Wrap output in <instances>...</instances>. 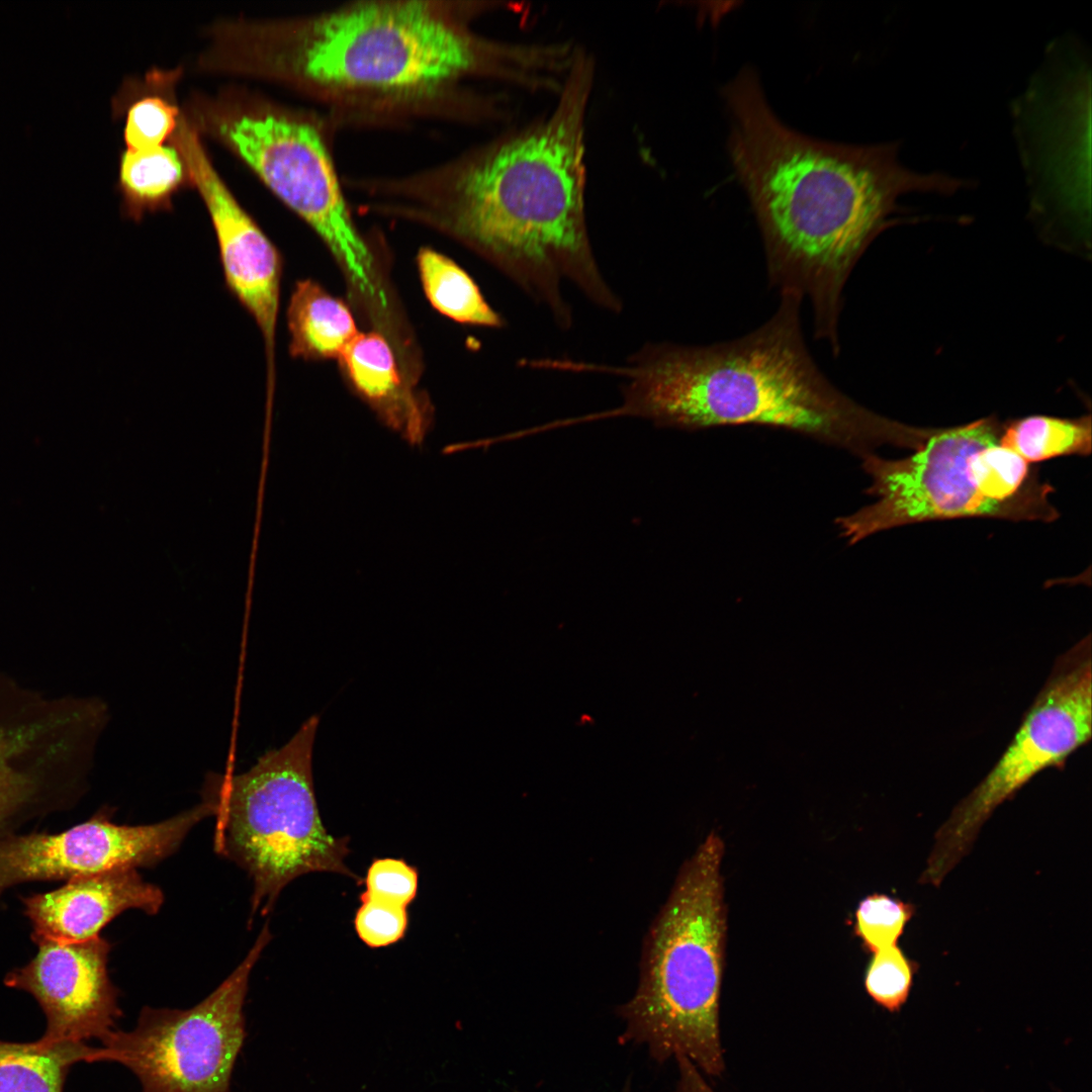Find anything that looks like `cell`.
I'll use <instances>...</instances> for the list:
<instances>
[{
	"label": "cell",
	"mask_w": 1092,
	"mask_h": 1092,
	"mask_svg": "<svg viewBox=\"0 0 1092 1092\" xmlns=\"http://www.w3.org/2000/svg\"><path fill=\"white\" fill-rule=\"evenodd\" d=\"M356 390L385 423L411 444L423 442L429 427L425 404L401 391L393 352L375 332L358 333L339 357Z\"/></svg>",
	"instance_id": "2e32d148"
},
{
	"label": "cell",
	"mask_w": 1092,
	"mask_h": 1092,
	"mask_svg": "<svg viewBox=\"0 0 1092 1092\" xmlns=\"http://www.w3.org/2000/svg\"><path fill=\"white\" fill-rule=\"evenodd\" d=\"M1003 425L990 417L950 428H917L891 420L887 445L913 450L887 459L859 456L876 500L838 517L841 537L853 545L896 527L958 518H999L1013 513L993 496L992 469Z\"/></svg>",
	"instance_id": "52a82bcc"
},
{
	"label": "cell",
	"mask_w": 1092,
	"mask_h": 1092,
	"mask_svg": "<svg viewBox=\"0 0 1092 1092\" xmlns=\"http://www.w3.org/2000/svg\"><path fill=\"white\" fill-rule=\"evenodd\" d=\"M418 267L425 293L442 314L467 325L500 328L503 317L485 300L473 279L454 261L422 249Z\"/></svg>",
	"instance_id": "d6986e66"
},
{
	"label": "cell",
	"mask_w": 1092,
	"mask_h": 1092,
	"mask_svg": "<svg viewBox=\"0 0 1092 1092\" xmlns=\"http://www.w3.org/2000/svg\"><path fill=\"white\" fill-rule=\"evenodd\" d=\"M210 803L149 825H118L104 810L57 834L0 835V895L25 882L72 879L152 867L171 855L189 831L212 816Z\"/></svg>",
	"instance_id": "7c38bea8"
},
{
	"label": "cell",
	"mask_w": 1092,
	"mask_h": 1092,
	"mask_svg": "<svg viewBox=\"0 0 1092 1092\" xmlns=\"http://www.w3.org/2000/svg\"><path fill=\"white\" fill-rule=\"evenodd\" d=\"M677 1066V1080L671 1092H715L700 1070L686 1057L674 1058Z\"/></svg>",
	"instance_id": "4316f807"
},
{
	"label": "cell",
	"mask_w": 1092,
	"mask_h": 1092,
	"mask_svg": "<svg viewBox=\"0 0 1092 1092\" xmlns=\"http://www.w3.org/2000/svg\"><path fill=\"white\" fill-rule=\"evenodd\" d=\"M918 964L899 945L873 953L864 974V989L871 999L890 1013H898L907 1003Z\"/></svg>",
	"instance_id": "7402d4cb"
},
{
	"label": "cell",
	"mask_w": 1092,
	"mask_h": 1092,
	"mask_svg": "<svg viewBox=\"0 0 1092 1092\" xmlns=\"http://www.w3.org/2000/svg\"><path fill=\"white\" fill-rule=\"evenodd\" d=\"M915 913L913 904L885 894L862 899L855 911V932L873 953L896 945Z\"/></svg>",
	"instance_id": "603a6c76"
},
{
	"label": "cell",
	"mask_w": 1092,
	"mask_h": 1092,
	"mask_svg": "<svg viewBox=\"0 0 1092 1092\" xmlns=\"http://www.w3.org/2000/svg\"><path fill=\"white\" fill-rule=\"evenodd\" d=\"M35 943L36 956L4 979L7 987L33 996L43 1011L46 1030L35 1044L101 1042L122 1014L107 973L109 943L100 936L82 942Z\"/></svg>",
	"instance_id": "5bb4252c"
},
{
	"label": "cell",
	"mask_w": 1092,
	"mask_h": 1092,
	"mask_svg": "<svg viewBox=\"0 0 1092 1092\" xmlns=\"http://www.w3.org/2000/svg\"><path fill=\"white\" fill-rule=\"evenodd\" d=\"M164 903L162 890L142 879L138 870L119 869L69 879L59 889L23 899L34 942H82L127 909L156 914Z\"/></svg>",
	"instance_id": "9a60e30c"
},
{
	"label": "cell",
	"mask_w": 1092,
	"mask_h": 1092,
	"mask_svg": "<svg viewBox=\"0 0 1092 1092\" xmlns=\"http://www.w3.org/2000/svg\"><path fill=\"white\" fill-rule=\"evenodd\" d=\"M178 109L160 97H144L128 109L124 140L129 150L163 145L176 127Z\"/></svg>",
	"instance_id": "cb8c5ba5"
},
{
	"label": "cell",
	"mask_w": 1092,
	"mask_h": 1092,
	"mask_svg": "<svg viewBox=\"0 0 1092 1092\" xmlns=\"http://www.w3.org/2000/svg\"><path fill=\"white\" fill-rule=\"evenodd\" d=\"M271 938L265 925L241 964L195 1006H145L131 1029L115 1028L95 1048L92 1063L126 1067L143 1092H230L246 1038L250 975Z\"/></svg>",
	"instance_id": "9c48e42d"
},
{
	"label": "cell",
	"mask_w": 1092,
	"mask_h": 1092,
	"mask_svg": "<svg viewBox=\"0 0 1092 1092\" xmlns=\"http://www.w3.org/2000/svg\"><path fill=\"white\" fill-rule=\"evenodd\" d=\"M94 1051L87 1043L40 1048L0 1039V1092H63L70 1067L91 1063Z\"/></svg>",
	"instance_id": "ac0fdd59"
},
{
	"label": "cell",
	"mask_w": 1092,
	"mask_h": 1092,
	"mask_svg": "<svg viewBox=\"0 0 1092 1092\" xmlns=\"http://www.w3.org/2000/svg\"><path fill=\"white\" fill-rule=\"evenodd\" d=\"M728 153L763 244L770 286L807 299L814 337L840 352L844 286L873 241L910 192L951 194L965 186L944 173H919L895 143L822 141L784 123L746 66L722 88Z\"/></svg>",
	"instance_id": "6da1fadb"
},
{
	"label": "cell",
	"mask_w": 1092,
	"mask_h": 1092,
	"mask_svg": "<svg viewBox=\"0 0 1092 1092\" xmlns=\"http://www.w3.org/2000/svg\"><path fill=\"white\" fill-rule=\"evenodd\" d=\"M621 1092H632V1085L630 1080H627Z\"/></svg>",
	"instance_id": "83f0119b"
},
{
	"label": "cell",
	"mask_w": 1092,
	"mask_h": 1092,
	"mask_svg": "<svg viewBox=\"0 0 1092 1092\" xmlns=\"http://www.w3.org/2000/svg\"><path fill=\"white\" fill-rule=\"evenodd\" d=\"M1090 634L1058 656L1017 731L987 776L938 828L919 882L937 887L970 851L998 806L1036 775L1061 766L1091 738Z\"/></svg>",
	"instance_id": "ba28073f"
},
{
	"label": "cell",
	"mask_w": 1092,
	"mask_h": 1092,
	"mask_svg": "<svg viewBox=\"0 0 1092 1092\" xmlns=\"http://www.w3.org/2000/svg\"><path fill=\"white\" fill-rule=\"evenodd\" d=\"M233 64L253 73L281 69L320 85L414 90L485 69L535 89L549 55L541 43L473 40L422 2H370L315 19L289 49L236 42Z\"/></svg>",
	"instance_id": "277c9868"
},
{
	"label": "cell",
	"mask_w": 1092,
	"mask_h": 1092,
	"mask_svg": "<svg viewBox=\"0 0 1092 1092\" xmlns=\"http://www.w3.org/2000/svg\"><path fill=\"white\" fill-rule=\"evenodd\" d=\"M724 843L712 832L681 866L644 946L637 989L617 1008L622 1042L658 1063L684 1056L702 1074L725 1070L720 1035L726 908Z\"/></svg>",
	"instance_id": "5b68a950"
},
{
	"label": "cell",
	"mask_w": 1092,
	"mask_h": 1092,
	"mask_svg": "<svg viewBox=\"0 0 1092 1092\" xmlns=\"http://www.w3.org/2000/svg\"><path fill=\"white\" fill-rule=\"evenodd\" d=\"M320 718H308L283 746L239 775L208 778L203 798L214 807V849L253 881L250 921L266 915L295 878L330 872L360 878L345 862L348 838L325 828L313 789L312 747Z\"/></svg>",
	"instance_id": "8992f818"
},
{
	"label": "cell",
	"mask_w": 1092,
	"mask_h": 1092,
	"mask_svg": "<svg viewBox=\"0 0 1092 1092\" xmlns=\"http://www.w3.org/2000/svg\"><path fill=\"white\" fill-rule=\"evenodd\" d=\"M211 124L215 134L320 236L357 292L386 307L373 256L351 219L317 131L259 109L220 112Z\"/></svg>",
	"instance_id": "30bf717a"
},
{
	"label": "cell",
	"mask_w": 1092,
	"mask_h": 1092,
	"mask_svg": "<svg viewBox=\"0 0 1092 1092\" xmlns=\"http://www.w3.org/2000/svg\"><path fill=\"white\" fill-rule=\"evenodd\" d=\"M802 300L781 295L752 332L709 345L649 342L619 366L622 403L615 415L657 427L698 431L761 426L789 431L860 456L879 447L883 416L835 386L811 355Z\"/></svg>",
	"instance_id": "3957f363"
},
{
	"label": "cell",
	"mask_w": 1092,
	"mask_h": 1092,
	"mask_svg": "<svg viewBox=\"0 0 1092 1092\" xmlns=\"http://www.w3.org/2000/svg\"><path fill=\"white\" fill-rule=\"evenodd\" d=\"M365 883L361 896L407 907L417 894L418 872L402 859L379 858L369 867Z\"/></svg>",
	"instance_id": "484cf974"
},
{
	"label": "cell",
	"mask_w": 1092,
	"mask_h": 1092,
	"mask_svg": "<svg viewBox=\"0 0 1092 1092\" xmlns=\"http://www.w3.org/2000/svg\"><path fill=\"white\" fill-rule=\"evenodd\" d=\"M286 321L289 352L305 360L339 358L358 334L349 307L310 279L294 284Z\"/></svg>",
	"instance_id": "e0dca14e"
},
{
	"label": "cell",
	"mask_w": 1092,
	"mask_h": 1092,
	"mask_svg": "<svg viewBox=\"0 0 1092 1092\" xmlns=\"http://www.w3.org/2000/svg\"><path fill=\"white\" fill-rule=\"evenodd\" d=\"M180 153L211 219L228 291L254 320L266 356L267 382L275 380L276 330L282 256L243 208L210 163L197 133L183 123Z\"/></svg>",
	"instance_id": "4fadbf2b"
},
{
	"label": "cell",
	"mask_w": 1092,
	"mask_h": 1092,
	"mask_svg": "<svg viewBox=\"0 0 1092 1092\" xmlns=\"http://www.w3.org/2000/svg\"><path fill=\"white\" fill-rule=\"evenodd\" d=\"M183 159L172 147L127 149L120 161V182L138 215L163 204L183 177Z\"/></svg>",
	"instance_id": "44dd1931"
},
{
	"label": "cell",
	"mask_w": 1092,
	"mask_h": 1092,
	"mask_svg": "<svg viewBox=\"0 0 1092 1092\" xmlns=\"http://www.w3.org/2000/svg\"><path fill=\"white\" fill-rule=\"evenodd\" d=\"M594 59L577 48L554 110L486 149L454 186L453 225L558 327L572 325L563 287L619 313L623 302L605 279L585 217V115Z\"/></svg>",
	"instance_id": "7a4b0ae2"
},
{
	"label": "cell",
	"mask_w": 1092,
	"mask_h": 1092,
	"mask_svg": "<svg viewBox=\"0 0 1092 1092\" xmlns=\"http://www.w3.org/2000/svg\"><path fill=\"white\" fill-rule=\"evenodd\" d=\"M361 906L355 916V929L370 947H383L401 939L407 926L406 907L383 900L360 896Z\"/></svg>",
	"instance_id": "d4e9b609"
},
{
	"label": "cell",
	"mask_w": 1092,
	"mask_h": 1092,
	"mask_svg": "<svg viewBox=\"0 0 1092 1092\" xmlns=\"http://www.w3.org/2000/svg\"><path fill=\"white\" fill-rule=\"evenodd\" d=\"M88 774L84 748L62 707L0 672V833L74 803Z\"/></svg>",
	"instance_id": "8fae6325"
},
{
	"label": "cell",
	"mask_w": 1092,
	"mask_h": 1092,
	"mask_svg": "<svg viewBox=\"0 0 1092 1092\" xmlns=\"http://www.w3.org/2000/svg\"><path fill=\"white\" fill-rule=\"evenodd\" d=\"M1001 443L1027 463L1064 455H1089L1091 417L1028 416L1003 425Z\"/></svg>",
	"instance_id": "ffe728a7"
}]
</instances>
